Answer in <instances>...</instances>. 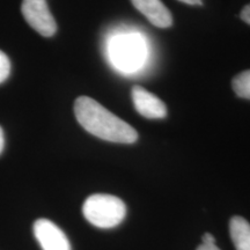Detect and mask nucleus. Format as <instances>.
<instances>
[{
    "instance_id": "obj_1",
    "label": "nucleus",
    "mask_w": 250,
    "mask_h": 250,
    "mask_svg": "<svg viewBox=\"0 0 250 250\" xmlns=\"http://www.w3.org/2000/svg\"><path fill=\"white\" fill-rule=\"evenodd\" d=\"M74 115L81 126L90 134L111 143L133 144L137 131L89 96H79L74 102Z\"/></svg>"
},
{
    "instance_id": "obj_2",
    "label": "nucleus",
    "mask_w": 250,
    "mask_h": 250,
    "mask_svg": "<svg viewBox=\"0 0 250 250\" xmlns=\"http://www.w3.org/2000/svg\"><path fill=\"white\" fill-rule=\"evenodd\" d=\"M83 217L93 226L109 229L120 225L126 215V206L121 198L107 193L89 196L83 206Z\"/></svg>"
},
{
    "instance_id": "obj_3",
    "label": "nucleus",
    "mask_w": 250,
    "mask_h": 250,
    "mask_svg": "<svg viewBox=\"0 0 250 250\" xmlns=\"http://www.w3.org/2000/svg\"><path fill=\"white\" fill-rule=\"evenodd\" d=\"M109 56L118 70L132 72L142 66L145 59V42L139 34H118L109 43Z\"/></svg>"
},
{
    "instance_id": "obj_4",
    "label": "nucleus",
    "mask_w": 250,
    "mask_h": 250,
    "mask_svg": "<svg viewBox=\"0 0 250 250\" xmlns=\"http://www.w3.org/2000/svg\"><path fill=\"white\" fill-rule=\"evenodd\" d=\"M21 12L27 23L40 35L51 37L57 31V23L46 0H23Z\"/></svg>"
},
{
    "instance_id": "obj_5",
    "label": "nucleus",
    "mask_w": 250,
    "mask_h": 250,
    "mask_svg": "<svg viewBox=\"0 0 250 250\" xmlns=\"http://www.w3.org/2000/svg\"><path fill=\"white\" fill-rule=\"evenodd\" d=\"M34 235L43 250H72L65 233L49 219L34 223Z\"/></svg>"
},
{
    "instance_id": "obj_6",
    "label": "nucleus",
    "mask_w": 250,
    "mask_h": 250,
    "mask_svg": "<svg viewBox=\"0 0 250 250\" xmlns=\"http://www.w3.org/2000/svg\"><path fill=\"white\" fill-rule=\"evenodd\" d=\"M131 96L136 110L149 120H160L167 116V107L162 100L142 86H133Z\"/></svg>"
},
{
    "instance_id": "obj_7",
    "label": "nucleus",
    "mask_w": 250,
    "mask_h": 250,
    "mask_svg": "<svg viewBox=\"0 0 250 250\" xmlns=\"http://www.w3.org/2000/svg\"><path fill=\"white\" fill-rule=\"evenodd\" d=\"M131 2L155 27L168 28L173 23L171 13L161 0H131Z\"/></svg>"
},
{
    "instance_id": "obj_8",
    "label": "nucleus",
    "mask_w": 250,
    "mask_h": 250,
    "mask_svg": "<svg viewBox=\"0 0 250 250\" xmlns=\"http://www.w3.org/2000/svg\"><path fill=\"white\" fill-rule=\"evenodd\" d=\"M229 234L236 250H250V224L245 218L230 219Z\"/></svg>"
},
{
    "instance_id": "obj_9",
    "label": "nucleus",
    "mask_w": 250,
    "mask_h": 250,
    "mask_svg": "<svg viewBox=\"0 0 250 250\" xmlns=\"http://www.w3.org/2000/svg\"><path fill=\"white\" fill-rule=\"evenodd\" d=\"M232 86L237 96L250 100V70L243 71L234 77Z\"/></svg>"
},
{
    "instance_id": "obj_10",
    "label": "nucleus",
    "mask_w": 250,
    "mask_h": 250,
    "mask_svg": "<svg viewBox=\"0 0 250 250\" xmlns=\"http://www.w3.org/2000/svg\"><path fill=\"white\" fill-rule=\"evenodd\" d=\"M11 74V62L5 52L0 50V83H4Z\"/></svg>"
},
{
    "instance_id": "obj_11",
    "label": "nucleus",
    "mask_w": 250,
    "mask_h": 250,
    "mask_svg": "<svg viewBox=\"0 0 250 250\" xmlns=\"http://www.w3.org/2000/svg\"><path fill=\"white\" fill-rule=\"evenodd\" d=\"M202 245L204 246H215V239L214 236L210 233H205L202 237Z\"/></svg>"
},
{
    "instance_id": "obj_12",
    "label": "nucleus",
    "mask_w": 250,
    "mask_h": 250,
    "mask_svg": "<svg viewBox=\"0 0 250 250\" xmlns=\"http://www.w3.org/2000/svg\"><path fill=\"white\" fill-rule=\"evenodd\" d=\"M240 17H241V19L243 21H245V22L250 24V4L247 5L246 7L242 9Z\"/></svg>"
},
{
    "instance_id": "obj_13",
    "label": "nucleus",
    "mask_w": 250,
    "mask_h": 250,
    "mask_svg": "<svg viewBox=\"0 0 250 250\" xmlns=\"http://www.w3.org/2000/svg\"><path fill=\"white\" fill-rule=\"evenodd\" d=\"M5 146V137H4V131H2L1 126H0V154L4 151Z\"/></svg>"
},
{
    "instance_id": "obj_14",
    "label": "nucleus",
    "mask_w": 250,
    "mask_h": 250,
    "mask_svg": "<svg viewBox=\"0 0 250 250\" xmlns=\"http://www.w3.org/2000/svg\"><path fill=\"white\" fill-rule=\"evenodd\" d=\"M181 2H184L187 5H202L203 4V0H179Z\"/></svg>"
},
{
    "instance_id": "obj_15",
    "label": "nucleus",
    "mask_w": 250,
    "mask_h": 250,
    "mask_svg": "<svg viewBox=\"0 0 250 250\" xmlns=\"http://www.w3.org/2000/svg\"><path fill=\"white\" fill-rule=\"evenodd\" d=\"M197 250H220V249H219L217 246H204V245H202V246H199L198 248H197Z\"/></svg>"
}]
</instances>
